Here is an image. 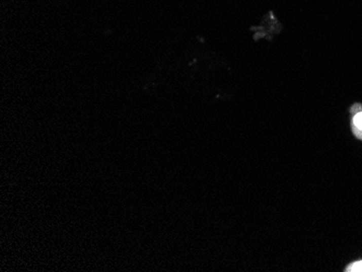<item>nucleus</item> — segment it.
Returning <instances> with one entry per match:
<instances>
[{
  "label": "nucleus",
  "mask_w": 362,
  "mask_h": 272,
  "mask_svg": "<svg viewBox=\"0 0 362 272\" xmlns=\"http://www.w3.org/2000/svg\"><path fill=\"white\" fill-rule=\"evenodd\" d=\"M346 271L348 272H362V261H357L353 262L351 265H349L346 269Z\"/></svg>",
  "instance_id": "f03ea898"
},
{
  "label": "nucleus",
  "mask_w": 362,
  "mask_h": 272,
  "mask_svg": "<svg viewBox=\"0 0 362 272\" xmlns=\"http://www.w3.org/2000/svg\"><path fill=\"white\" fill-rule=\"evenodd\" d=\"M352 127H353V131H355V134L358 138L362 139V111H360L359 113L355 114L352 119Z\"/></svg>",
  "instance_id": "f257e3e1"
}]
</instances>
